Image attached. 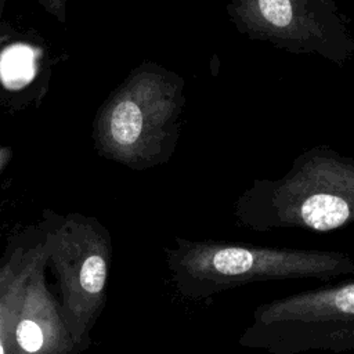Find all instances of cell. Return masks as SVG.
<instances>
[{
    "instance_id": "cell-1",
    "label": "cell",
    "mask_w": 354,
    "mask_h": 354,
    "mask_svg": "<svg viewBox=\"0 0 354 354\" xmlns=\"http://www.w3.org/2000/svg\"><path fill=\"white\" fill-rule=\"evenodd\" d=\"M166 267L176 293L207 300L252 282L354 277V259L336 250L292 249L230 241H192L176 236L165 246Z\"/></svg>"
},
{
    "instance_id": "cell-2",
    "label": "cell",
    "mask_w": 354,
    "mask_h": 354,
    "mask_svg": "<svg viewBox=\"0 0 354 354\" xmlns=\"http://www.w3.org/2000/svg\"><path fill=\"white\" fill-rule=\"evenodd\" d=\"M234 216L259 232H329L354 224V159L329 147L311 148L281 178L254 180L236 199Z\"/></svg>"
},
{
    "instance_id": "cell-3",
    "label": "cell",
    "mask_w": 354,
    "mask_h": 354,
    "mask_svg": "<svg viewBox=\"0 0 354 354\" xmlns=\"http://www.w3.org/2000/svg\"><path fill=\"white\" fill-rule=\"evenodd\" d=\"M184 84L176 72L155 62L136 66L95 113V152L138 171L167 162L181 130Z\"/></svg>"
},
{
    "instance_id": "cell-4",
    "label": "cell",
    "mask_w": 354,
    "mask_h": 354,
    "mask_svg": "<svg viewBox=\"0 0 354 354\" xmlns=\"http://www.w3.org/2000/svg\"><path fill=\"white\" fill-rule=\"evenodd\" d=\"M39 223L62 311L75 340L87 350L106 304L113 256L111 232L98 218L76 212L61 214L44 209Z\"/></svg>"
},
{
    "instance_id": "cell-5",
    "label": "cell",
    "mask_w": 354,
    "mask_h": 354,
    "mask_svg": "<svg viewBox=\"0 0 354 354\" xmlns=\"http://www.w3.org/2000/svg\"><path fill=\"white\" fill-rule=\"evenodd\" d=\"M238 344L268 354L354 350V277L257 306Z\"/></svg>"
},
{
    "instance_id": "cell-6",
    "label": "cell",
    "mask_w": 354,
    "mask_h": 354,
    "mask_svg": "<svg viewBox=\"0 0 354 354\" xmlns=\"http://www.w3.org/2000/svg\"><path fill=\"white\" fill-rule=\"evenodd\" d=\"M236 29L296 54H318L335 64L354 57V39L336 0H230Z\"/></svg>"
},
{
    "instance_id": "cell-7",
    "label": "cell",
    "mask_w": 354,
    "mask_h": 354,
    "mask_svg": "<svg viewBox=\"0 0 354 354\" xmlns=\"http://www.w3.org/2000/svg\"><path fill=\"white\" fill-rule=\"evenodd\" d=\"M46 245L28 277L19 307L7 333V354H82L59 297L47 282Z\"/></svg>"
},
{
    "instance_id": "cell-8",
    "label": "cell",
    "mask_w": 354,
    "mask_h": 354,
    "mask_svg": "<svg viewBox=\"0 0 354 354\" xmlns=\"http://www.w3.org/2000/svg\"><path fill=\"white\" fill-rule=\"evenodd\" d=\"M43 245L44 232L37 221L10 234L0 253V354H7V333Z\"/></svg>"
},
{
    "instance_id": "cell-9",
    "label": "cell",
    "mask_w": 354,
    "mask_h": 354,
    "mask_svg": "<svg viewBox=\"0 0 354 354\" xmlns=\"http://www.w3.org/2000/svg\"><path fill=\"white\" fill-rule=\"evenodd\" d=\"M35 43H30L14 32L4 21L0 25V104L11 105V94H15V106H21L19 94L26 93L32 101V82L44 80V51L36 54Z\"/></svg>"
},
{
    "instance_id": "cell-10",
    "label": "cell",
    "mask_w": 354,
    "mask_h": 354,
    "mask_svg": "<svg viewBox=\"0 0 354 354\" xmlns=\"http://www.w3.org/2000/svg\"><path fill=\"white\" fill-rule=\"evenodd\" d=\"M51 17L58 22H66V1L68 0H36Z\"/></svg>"
},
{
    "instance_id": "cell-11",
    "label": "cell",
    "mask_w": 354,
    "mask_h": 354,
    "mask_svg": "<svg viewBox=\"0 0 354 354\" xmlns=\"http://www.w3.org/2000/svg\"><path fill=\"white\" fill-rule=\"evenodd\" d=\"M14 156V149L8 145H0V176L6 170V167L11 163Z\"/></svg>"
},
{
    "instance_id": "cell-12",
    "label": "cell",
    "mask_w": 354,
    "mask_h": 354,
    "mask_svg": "<svg viewBox=\"0 0 354 354\" xmlns=\"http://www.w3.org/2000/svg\"><path fill=\"white\" fill-rule=\"evenodd\" d=\"M4 6H6V0H0V25L3 24V12H4Z\"/></svg>"
}]
</instances>
